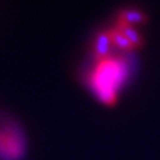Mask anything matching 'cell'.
I'll return each instance as SVG.
<instances>
[{
    "label": "cell",
    "mask_w": 160,
    "mask_h": 160,
    "mask_svg": "<svg viewBox=\"0 0 160 160\" xmlns=\"http://www.w3.org/2000/svg\"><path fill=\"white\" fill-rule=\"evenodd\" d=\"M125 78V64L113 58L100 61L90 78V83L103 103L112 106L116 103L117 88Z\"/></svg>",
    "instance_id": "6da1fadb"
},
{
    "label": "cell",
    "mask_w": 160,
    "mask_h": 160,
    "mask_svg": "<svg viewBox=\"0 0 160 160\" xmlns=\"http://www.w3.org/2000/svg\"><path fill=\"white\" fill-rule=\"evenodd\" d=\"M24 152V142L20 136L9 130V132H0V156L8 160L18 159Z\"/></svg>",
    "instance_id": "7a4b0ae2"
},
{
    "label": "cell",
    "mask_w": 160,
    "mask_h": 160,
    "mask_svg": "<svg viewBox=\"0 0 160 160\" xmlns=\"http://www.w3.org/2000/svg\"><path fill=\"white\" fill-rule=\"evenodd\" d=\"M110 44H111V39H110L108 32H102L97 35L96 46H95V57L98 62L107 58V54L110 51Z\"/></svg>",
    "instance_id": "3957f363"
},
{
    "label": "cell",
    "mask_w": 160,
    "mask_h": 160,
    "mask_svg": "<svg viewBox=\"0 0 160 160\" xmlns=\"http://www.w3.org/2000/svg\"><path fill=\"white\" fill-rule=\"evenodd\" d=\"M117 29L121 32L129 41L131 42V44L135 47V48H140L144 46V42H142V38L141 35L138 33V30L135 28H132L130 24L125 23V22H121L118 20V24H117Z\"/></svg>",
    "instance_id": "277c9868"
},
{
    "label": "cell",
    "mask_w": 160,
    "mask_h": 160,
    "mask_svg": "<svg viewBox=\"0 0 160 160\" xmlns=\"http://www.w3.org/2000/svg\"><path fill=\"white\" fill-rule=\"evenodd\" d=\"M108 34H110L111 43L113 46H116L117 48L124 49V51H132V49H135V47L131 44V42L117 28L108 30Z\"/></svg>",
    "instance_id": "5b68a950"
},
{
    "label": "cell",
    "mask_w": 160,
    "mask_h": 160,
    "mask_svg": "<svg viewBox=\"0 0 160 160\" xmlns=\"http://www.w3.org/2000/svg\"><path fill=\"white\" fill-rule=\"evenodd\" d=\"M118 20H121V22H125L128 24H139V23H145L148 20V17L146 14L139 12V10H124L120 13L118 15Z\"/></svg>",
    "instance_id": "8992f818"
}]
</instances>
